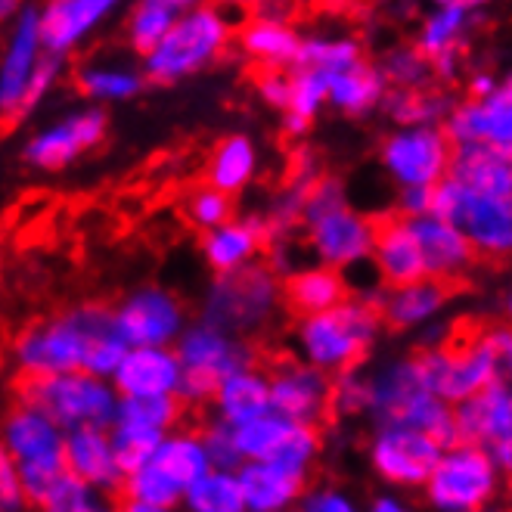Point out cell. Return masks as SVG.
<instances>
[{"label": "cell", "instance_id": "obj_17", "mask_svg": "<svg viewBox=\"0 0 512 512\" xmlns=\"http://www.w3.org/2000/svg\"><path fill=\"white\" fill-rule=\"evenodd\" d=\"M441 131L450 146L485 143L512 156V84L509 78H500L497 90L485 100L454 103V109H450L441 122Z\"/></svg>", "mask_w": 512, "mask_h": 512}, {"label": "cell", "instance_id": "obj_43", "mask_svg": "<svg viewBox=\"0 0 512 512\" xmlns=\"http://www.w3.org/2000/svg\"><path fill=\"white\" fill-rule=\"evenodd\" d=\"M187 407L180 404V398H118L115 423H134L153 432H174L184 423Z\"/></svg>", "mask_w": 512, "mask_h": 512}, {"label": "cell", "instance_id": "obj_53", "mask_svg": "<svg viewBox=\"0 0 512 512\" xmlns=\"http://www.w3.org/2000/svg\"><path fill=\"white\" fill-rule=\"evenodd\" d=\"M28 500L22 494V481H19V466L16 460L0 447V512H25Z\"/></svg>", "mask_w": 512, "mask_h": 512}, {"label": "cell", "instance_id": "obj_52", "mask_svg": "<svg viewBox=\"0 0 512 512\" xmlns=\"http://www.w3.org/2000/svg\"><path fill=\"white\" fill-rule=\"evenodd\" d=\"M295 512H364L360 503L342 488H308Z\"/></svg>", "mask_w": 512, "mask_h": 512}, {"label": "cell", "instance_id": "obj_34", "mask_svg": "<svg viewBox=\"0 0 512 512\" xmlns=\"http://www.w3.org/2000/svg\"><path fill=\"white\" fill-rule=\"evenodd\" d=\"M447 174L475 193L512 199V156L500 153L494 146H485V143L454 146Z\"/></svg>", "mask_w": 512, "mask_h": 512}, {"label": "cell", "instance_id": "obj_7", "mask_svg": "<svg viewBox=\"0 0 512 512\" xmlns=\"http://www.w3.org/2000/svg\"><path fill=\"white\" fill-rule=\"evenodd\" d=\"M19 404L41 410L63 432L109 429L115 423L118 395L109 379H97L87 373H66L47 379H22Z\"/></svg>", "mask_w": 512, "mask_h": 512}, {"label": "cell", "instance_id": "obj_26", "mask_svg": "<svg viewBox=\"0 0 512 512\" xmlns=\"http://www.w3.org/2000/svg\"><path fill=\"white\" fill-rule=\"evenodd\" d=\"M376 274L385 289L410 286L426 277V264L419 255V246L410 233V224L398 215L376 218V236H373V255H370Z\"/></svg>", "mask_w": 512, "mask_h": 512}, {"label": "cell", "instance_id": "obj_22", "mask_svg": "<svg viewBox=\"0 0 512 512\" xmlns=\"http://www.w3.org/2000/svg\"><path fill=\"white\" fill-rule=\"evenodd\" d=\"M109 382L118 398H177L180 364L174 348H128Z\"/></svg>", "mask_w": 512, "mask_h": 512}, {"label": "cell", "instance_id": "obj_8", "mask_svg": "<svg viewBox=\"0 0 512 512\" xmlns=\"http://www.w3.org/2000/svg\"><path fill=\"white\" fill-rule=\"evenodd\" d=\"M506 488V475L491 463L485 447L450 444L423 485L426 503L435 512H481L497 506Z\"/></svg>", "mask_w": 512, "mask_h": 512}, {"label": "cell", "instance_id": "obj_18", "mask_svg": "<svg viewBox=\"0 0 512 512\" xmlns=\"http://www.w3.org/2000/svg\"><path fill=\"white\" fill-rule=\"evenodd\" d=\"M41 59H44V47L38 32V7L25 4L10 22L4 50H0V118L19 122L25 87L32 81Z\"/></svg>", "mask_w": 512, "mask_h": 512}, {"label": "cell", "instance_id": "obj_36", "mask_svg": "<svg viewBox=\"0 0 512 512\" xmlns=\"http://www.w3.org/2000/svg\"><path fill=\"white\" fill-rule=\"evenodd\" d=\"M388 84L373 59H360L357 66L326 78V106L348 118H364L382 109Z\"/></svg>", "mask_w": 512, "mask_h": 512}, {"label": "cell", "instance_id": "obj_3", "mask_svg": "<svg viewBox=\"0 0 512 512\" xmlns=\"http://www.w3.org/2000/svg\"><path fill=\"white\" fill-rule=\"evenodd\" d=\"M301 233H305V246L314 264L345 270L360 261H370L376 218L351 205L339 177L320 174L305 190V202H301Z\"/></svg>", "mask_w": 512, "mask_h": 512}, {"label": "cell", "instance_id": "obj_16", "mask_svg": "<svg viewBox=\"0 0 512 512\" xmlns=\"http://www.w3.org/2000/svg\"><path fill=\"white\" fill-rule=\"evenodd\" d=\"M267 379L270 413L317 429L333 413V379L301 360H280L274 370H267Z\"/></svg>", "mask_w": 512, "mask_h": 512}, {"label": "cell", "instance_id": "obj_44", "mask_svg": "<svg viewBox=\"0 0 512 512\" xmlns=\"http://www.w3.org/2000/svg\"><path fill=\"white\" fill-rule=\"evenodd\" d=\"M162 438H165L162 432L143 429V426H134V423H112L109 426V441H112V450H115V460H118V469H122L125 475L137 472L140 466H146L149 460H153Z\"/></svg>", "mask_w": 512, "mask_h": 512}, {"label": "cell", "instance_id": "obj_12", "mask_svg": "<svg viewBox=\"0 0 512 512\" xmlns=\"http://www.w3.org/2000/svg\"><path fill=\"white\" fill-rule=\"evenodd\" d=\"M454 146L441 128H395L379 143V168L398 190H432L450 171Z\"/></svg>", "mask_w": 512, "mask_h": 512}, {"label": "cell", "instance_id": "obj_41", "mask_svg": "<svg viewBox=\"0 0 512 512\" xmlns=\"http://www.w3.org/2000/svg\"><path fill=\"white\" fill-rule=\"evenodd\" d=\"M180 512H246L236 472L208 469L180 497Z\"/></svg>", "mask_w": 512, "mask_h": 512}, {"label": "cell", "instance_id": "obj_33", "mask_svg": "<svg viewBox=\"0 0 512 512\" xmlns=\"http://www.w3.org/2000/svg\"><path fill=\"white\" fill-rule=\"evenodd\" d=\"M258 165H261L258 143L249 134H227L215 143L212 153H208L205 184L236 199L239 193H246L255 184Z\"/></svg>", "mask_w": 512, "mask_h": 512}, {"label": "cell", "instance_id": "obj_35", "mask_svg": "<svg viewBox=\"0 0 512 512\" xmlns=\"http://www.w3.org/2000/svg\"><path fill=\"white\" fill-rule=\"evenodd\" d=\"M345 298H348V289L342 283L339 270L311 264V267H298L292 274L280 277V301L298 320L336 308Z\"/></svg>", "mask_w": 512, "mask_h": 512}, {"label": "cell", "instance_id": "obj_5", "mask_svg": "<svg viewBox=\"0 0 512 512\" xmlns=\"http://www.w3.org/2000/svg\"><path fill=\"white\" fill-rule=\"evenodd\" d=\"M236 22L212 4H187L171 32L140 59L146 84L171 87L205 69H212L233 47Z\"/></svg>", "mask_w": 512, "mask_h": 512}, {"label": "cell", "instance_id": "obj_10", "mask_svg": "<svg viewBox=\"0 0 512 512\" xmlns=\"http://www.w3.org/2000/svg\"><path fill=\"white\" fill-rule=\"evenodd\" d=\"M280 308V277L270 264H249L230 277H215L212 289L202 298L199 320L212 323L224 333L243 339L261 329Z\"/></svg>", "mask_w": 512, "mask_h": 512}, {"label": "cell", "instance_id": "obj_45", "mask_svg": "<svg viewBox=\"0 0 512 512\" xmlns=\"http://www.w3.org/2000/svg\"><path fill=\"white\" fill-rule=\"evenodd\" d=\"M180 497H184V491H180L174 481L162 469H156L153 463H146L137 472L125 475L122 500H134V503H146V506H162V509H177Z\"/></svg>", "mask_w": 512, "mask_h": 512}, {"label": "cell", "instance_id": "obj_42", "mask_svg": "<svg viewBox=\"0 0 512 512\" xmlns=\"http://www.w3.org/2000/svg\"><path fill=\"white\" fill-rule=\"evenodd\" d=\"M379 72L388 84V90H426L432 87V66L410 41L388 47L379 59Z\"/></svg>", "mask_w": 512, "mask_h": 512}, {"label": "cell", "instance_id": "obj_13", "mask_svg": "<svg viewBox=\"0 0 512 512\" xmlns=\"http://www.w3.org/2000/svg\"><path fill=\"white\" fill-rule=\"evenodd\" d=\"M233 438L243 463H274L311 472L323 454V432L317 426H301L277 413H264L233 429Z\"/></svg>", "mask_w": 512, "mask_h": 512}, {"label": "cell", "instance_id": "obj_54", "mask_svg": "<svg viewBox=\"0 0 512 512\" xmlns=\"http://www.w3.org/2000/svg\"><path fill=\"white\" fill-rule=\"evenodd\" d=\"M252 84H255L258 100H261L267 109H277V112H283V109H286L289 72H280V69H255Z\"/></svg>", "mask_w": 512, "mask_h": 512}, {"label": "cell", "instance_id": "obj_57", "mask_svg": "<svg viewBox=\"0 0 512 512\" xmlns=\"http://www.w3.org/2000/svg\"><path fill=\"white\" fill-rule=\"evenodd\" d=\"M364 512H416L401 494H379L370 500V506Z\"/></svg>", "mask_w": 512, "mask_h": 512}, {"label": "cell", "instance_id": "obj_27", "mask_svg": "<svg viewBox=\"0 0 512 512\" xmlns=\"http://www.w3.org/2000/svg\"><path fill=\"white\" fill-rule=\"evenodd\" d=\"M236 481L249 512H295L301 494L311 488V472L274 463H243L236 469Z\"/></svg>", "mask_w": 512, "mask_h": 512}, {"label": "cell", "instance_id": "obj_60", "mask_svg": "<svg viewBox=\"0 0 512 512\" xmlns=\"http://www.w3.org/2000/svg\"><path fill=\"white\" fill-rule=\"evenodd\" d=\"M19 7H22V4H16V0H0V25H4V22H13L16 13H19Z\"/></svg>", "mask_w": 512, "mask_h": 512}, {"label": "cell", "instance_id": "obj_47", "mask_svg": "<svg viewBox=\"0 0 512 512\" xmlns=\"http://www.w3.org/2000/svg\"><path fill=\"white\" fill-rule=\"evenodd\" d=\"M69 478L63 454H53V457H41L32 463H22L19 466V481H22V494L28 500V506L41 509L59 488L63 481Z\"/></svg>", "mask_w": 512, "mask_h": 512}, {"label": "cell", "instance_id": "obj_55", "mask_svg": "<svg viewBox=\"0 0 512 512\" xmlns=\"http://www.w3.org/2000/svg\"><path fill=\"white\" fill-rule=\"evenodd\" d=\"M429 199H432V190H419V187L398 190V196H395V212H391V215H398L404 221L423 218V215H429Z\"/></svg>", "mask_w": 512, "mask_h": 512}, {"label": "cell", "instance_id": "obj_11", "mask_svg": "<svg viewBox=\"0 0 512 512\" xmlns=\"http://www.w3.org/2000/svg\"><path fill=\"white\" fill-rule=\"evenodd\" d=\"M112 320L128 348H174L190 314L174 289L149 283L118 298V305H112Z\"/></svg>", "mask_w": 512, "mask_h": 512}, {"label": "cell", "instance_id": "obj_25", "mask_svg": "<svg viewBox=\"0 0 512 512\" xmlns=\"http://www.w3.org/2000/svg\"><path fill=\"white\" fill-rule=\"evenodd\" d=\"M267 249V233L261 215H243L230 218L227 224L202 233L199 252L215 277H230L258 261V255Z\"/></svg>", "mask_w": 512, "mask_h": 512}, {"label": "cell", "instance_id": "obj_21", "mask_svg": "<svg viewBox=\"0 0 512 512\" xmlns=\"http://www.w3.org/2000/svg\"><path fill=\"white\" fill-rule=\"evenodd\" d=\"M63 463L66 472L84 488L100 494H122L125 472L118 469L109 429H75L63 435Z\"/></svg>", "mask_w": 512, "mask_h": 512}, {"label": "cell", "instance_id": "obj_62", "mask_svg": "<svg viewBox=\"0 0 512 512\" xmlns=\"http://www.w3.org/2000/svg\"><path fill=\"white\" fill-rule=\"evenodd\" d=\"M246 512H249V509H246Z\"/></svg>", "mask_w": 512, "mask_h": 512}, {"label": "cell", "instance_id": "obj_29", "mask_svg": "<svg viewBox=\"0 0 512 512\" xmlns=\"http://www.w3.org/2000/svg\"><path fill=\"white\" fill-rule=\"evenodd\" d=\"M75 87L94 106L131 103L146 90V78L134 56H90L75 69Z\"/></svg>", "mask_w": 512, "mask_h": 512}, {"label": "cell", "instance_id": "obj_32", "mask_svg": "<svg viewBox=\"0 0 512 512\" xmlns=\"http://www.w3.org/2000/svg\"><path fill=\"white\" fill-rule=\"evenodd\" d=\"M63 435L66 432L59 429L50 416H44L41 410L28 404L10 407L4 423H0V447L16 460V466L63 454Z\"/></svg>", "mask_w": 512, "mask_h": 512}, {"label": "cell", "instance_id": "obj_2", "mask_svg": "<svg viewBox=\"0 0 512 512\" xmlns=\"http://www.w3.org/2000/svg\"><path fill=\"white\" fill-rule=\"evenodd\" d=\"M109 329H115L112 305L81 301V305H72L63 314H53L19 329L10 348L13 364L22 379L81 373L90 342L109 333Z\"/></svg>", "mask_w": 512, "mask_h": 512}, {"label": "cell", "instance_id": "obj_50", "mask_svg": "<svg viewBox=\"0 0 512 512\" xmlns=\"http://www.w3.org/2000/svg\"><path fill=\"white\" fill-rule=\"evenodd\" d=\"M199 438H202V447H205V457H208V466L212 469H221V472H236L243 466L239 460V450H236V438H233V429L218 423V419L208 416L202 429H199Z\"/></svg>", "mask_w": 512, "mask_h": 512}, {"label": "cell", "instance_id": "obj_1", "mask_svg": "<svg viewBox=\"0 0 512 512\" xmlns=\"http://www.w3.org/2000/svg\"><path fill=\"white\" fill-rule=\"evenodd\" d=\"M512 336L506 326H491L457 342L426 345L410 354L416 382L432 398L457 407L494 382L509 379Z\"/></svg>", "mask_w": 512, "mask_h": 512}, {"label": "cell", "instance_id": "obj_14", "mask_svg": "<svg viewBox=\"0 0 512 512\" xmlns=\"http://www.w3.org/2000/svg\"><path fill=\"white\" fill-rule=\"evenodd\" d=\"M109 134V112L100 106H84L44 125L22 146V162L41 174H56L75 165L90 149H97Z\"/></svg>", "mask_w": 512, "mask_h": 512}, {"label": "cell", "instance_id": "obj_48", "mask_svg": "<svg viewBox=\"0 0 512 512\" xmlns=\"http://www.w3.org/2000/svg\"><path fill=\"white\" fill-rule=\"evenodd\" d=\"M233 215H236L233 199L224 196V193H218V190H212L208 184L190 190L187 199H184V221L193 230H199V233H208V230L227 224Z\"/></svg>", "mask_w": 512, "mask_h": 512}, {"label": "cell", "instance_id": "obj_20", "mask_svg": "<svg viewBox=\"0 0 512 512\" xmlns=\"http://www.w3.org/2000/svg\"><path fill=\"white\" fill-rule=\"evenodd\" d=\"M233 44L239 47L249 63L258 69H280L289 72L298 63L301 50V28L289 22V16L277 13H249L243 22H236Z\"/></svg>", "mask_w": 512, "mask_h": 512}, {"label": "cell", "instance_id": "obj_4", "mask_svg": "<svg viewBox=\"0 0 512 512\" xmlns=\"http://www.w3.org/2000/svg\"><path fill=\"white\" fill-rule=\"evenodd\" d=\"M382 323L373 305L357 298H345L342 305L329 308L314 317L295 320L292 329V351L295 360L308 364L329 379H336L348 370L364 367Z\"/></svg>", "mask_w": 512, "mask_h": 512}, {"label": "cell", "instance_id": "obj_23", "mask_svg": "<svg viewBox=\"0 0 512 512\" xmlns=\"http://www.w3.org/2000/svg\"><path fill=\"white\" fill-rule=\"evenodd\" d=\"M410 233L419 246V255H423L426 264V277L438 280V283H454L463 274H469L472 264L478 261L475 249L469 246V239L441 218L423 215V218H413L407 221Z\"/></svg>", "mask_w": 512, "mask_h": 512}, {"label": "cell", "instance_id": "obj_51", "mask_svg": "<svg viewBox=\"0 0 512 512\" xmlns=\"http://www.w3.org/2000/svg\"><path fill=\"white\" fill-rule=\"evenodd\" d=\"M63 75H66V63L63 59H53V56H47L44 53V59L38 63V69H35V75H32V81H28V87H25V97H22V109H19V118H25V115H32L53 90H56V84L63 81Z\"/></svg>", "mask_w": 512, "mask_h": 512}, {"label": "cell", "instance_id": "obj_38", "mask_svg": "<svg viewBox=\"0 0 512 512\" xmlns=\"http://www.w3.org/2000/svg\"><path fill=\"white\" fill-rule=\"evenodd\" d=\"M149 463H153L156 469H162L180 491H187L196 478H202L208 469H212V466H208V457H205L199 429H187V426L168 432L159 441L156 454Z\"/></svg>", "mask_w": 512, "mask_h": 512}, {"label": "cell", "instance_id": "obj_31", "mask_svg": "<svg viewBox=\"0 0 512 512\" xmlns=\"http://www.w3.org/2000/svg\"><path fill=\"white\" fill-rule=\"evenodd\" d=\"M208 407H212V419H218V423H224L230 429H239V426L252 423V419L270 413L267 370L258 364L233 370L230 376H224L218 382Z\"/></svg>", "mask_w": 512, "mask_h": 512}, {"label": "cell", "instance_id": "obj_24", "mask_svg": "<svg viewBox=\"0 0 512 512\" xmlns=\"http://www.w3.org/2000/svg\"><path fill=\"white\" fill-rule=\"evenodd\" d=\"M457 444L491 447L497 441H512V388L509 379L488 385L469 401L454 407Z\"/></svg>", "mask_w": 512, "mask_h": 512}, {"label": "cell", "instance_id": "obj_58", "mask_svg": "<svg viewBox=\"0 0 512 512\" xmlns=\"http://www.w3.org/2000/svg\"><path fill=\"white\" fill-rule=\"evenodd\" d=\"M485 450H488L491 463H494L503 475H509V469H512V441H497V444H491V447H485Z\"/></svg>", "mask_w": 512, "mask_h": 512}, {"label": "cell", "instance_id": "obj_19", "mask_svg": "<svg viewBox=\"0 0 512 512\" xmlns=\"http://www.w3.org/2000/svg\"><path fill=\"white\" fill-rule=\"evenodd\" d=\"M115 13H122L118 0H50L38 7L44 53L66 63V56L84 47V41L94 38Z\"/></svg>", "mask_w": 512, "mask_h": 512}, {"label": "cell", "instance_id": "obj_28", "mask_svg": "<svg viewBox=\"0 0 512 512\" xmlns=\"http://www.w3.org/2000/svg\"><path fill=\"white\" fill-rule=\"evenodd\" d=\"M475 22L478 4H469V0H441V4L423 13L410 44L429 59V66L444 56H466V38Z\"/></svg>", "mask_w": 512, "mask_h": 512}, {"label": "cell", "instance_id": "obj_56", "mask_svg": "<svg viewBox=\"0 0 512 512\" xmlns=\"http://www.w3.org/2000/svg\"><path fill=\"white\" fill-rule=\"evenodd\" d=\"M497 84H500V78H497L491 69H478V72H472V75L466 78V90H469V97H466V100H485V97H491L494 90H497Z\"/></svg>", "mask_w": 512, "mask_h": 512}, {"label": "cell", "instance_id": "obj_30", "mask_svg": "<svg viewBox=\"0 0 512 512\" xmlns=\"http://www.w3.org/2000/svg\"><path fill=\"white\" fill-rule=\"evenodd\" d=\"M450 305V286L438 280H419L410 286L385 289L376 301L379 323L398 333H410V329H429L444 308Z\"/></svg>", "mask_w": 512, "mask_h": 512}, {"label": "cell", "instance_id": "obj_61", "mask_svg": "<svg viewBox=\"0 0 512 512\" xmlns=\"http://www.w3.org/2000/svg\"><path fill=\"white\" fill-rule=\"evenodd\" d=\"M481 512H503L500 506H488V509H481Z\"/></svg>", "mask_w": 512, "mask_h": 512}, {"label": "cell", "instance_id": "obj_39", "mask_svg": "<svg viewBox=\"0 0 512 512\" xmlns=\"http://www.w3.org/2000/svg\"><path fill=\"white\" fill-rule=\"evenodd\" d=\"M450 109H454V100L441 87L388 90L382 103V112L395 122V128H441Z\"/></svg>", "mask_w": 512, "mask_h": 512}, {"label": "cell", "instance_id": "obj_37", "mask_svg": "<svg viewBox=\"0 0 512 512\" xmlns=\"http://www.w3.org/2000/svg\"><path fill=\"white\" fill-rule=\"evenodd\" d=\"M360 59H367L364 41L354 32H333V28H314V32H301V50L298 63L301 69H314L320 75H339Z\"/></svg>", "mask_w": 512, "mask_h": 512}, {"label": "cell", "instance_id": "obj_46", "mask_svg": "<svg viewBox=\"0 0 512 512\" xmlns=\"http://www.w3.org/2000/svg\"><path fill=\"white\" fill-rule=\"evenodd\" d=\"M323 109H326V75L314 69H301V66L289 69V94H286L283 115H292L314 125Z\"/></svg>", "mask_w": 512, "mask_h": 512}, {"label": "cell", "instance_id": "obj_40", "mask_svg": "<svg viewBox=\"0 0 512 512\" xmlns=\"http://www.w3.org/2000/svg\"><path fill=\"white\" fill-rule=\"evenodd\" d=\"M187 10L184 0H140L125 16V41L131 56L143 59L171 32L177 16Z\"/></svg>", "mask_w": 512, "mask_h": 512}, {"label": "cell", "instance_id": "obj_59", "mask_svg": "<svg viewBox=\"0 0 512 512\" xmlns=\"http://www.w3.org/2000/svg\"><path fill=\"white\" fill-rule=\"evenodd\" d=\"M118 512H177V509L146 506V503H134V500H118Z\"/></svg>", "mask_w": 512, "mask_h": 512}, {"label": "cell", "instance_id": "obj_6", "mask_svg": "<svg viewBox=\"0 0 512 512\" xmlns=\"http://www.w3.org/2000/svg\"><path fill=\"white\" fill-rule=\"evenodd\" d=\"M174 357L180 364L177 398L184 407H208L224 376L255 364V351L246 339H236L205 320L187 323L174 342Z\"/></svg>", "mask_w": 512, "mask_h": 512}, {"label": "cell", "instance_id": "obj_9", "mask_svg": "<svg viewBox=\"0 0 512 512\" xmlns=\"http://www.w3.org/2000/svg\"><path fill=\"white\" fill-rule=\"evenodd\" d=\"M429 215L454 224L481 258H506L512 252V199H497L444 177L432 187Z\"/></svg>", "mask_w": 512, "mask_h": 512}, {"label": "cell", "instance_id": "obj_15", "mask_svg": "<svg viewBox=\"0 0 512 512\" xmlns=\"http://www.w3.org/2000/svg\"><path fill=\"white\" fill-rule=\"evenodd\" d=\"M367 457L376 478L385 481L388 488L423 491L441 457V447L423 432L404 426H376Z\"/></svg>", "mask_w": 512, "mask_h": 512}, {"label": "cell", "instance_id": "obj_49", "mask_svg": "<svg viewBox=\"0 0 512 512\" xmlns=\"http://www.w3.org/2000/svg\"><path fill=\"white\" fill-rule=\"evenodd\" d=\"M41 512H118V500L100 491L84 488L81 481H75L72 475L63 481L59 488L44 506Z\"/></svg>", "mask_w": 512, "mask_h": 512}]
</instances>
